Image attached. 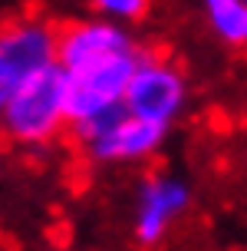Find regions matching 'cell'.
Wrapping results in <instances>:
<instances>
[{"instance_id":"6da1fadb","label":"cell","mask_w":247,"mask_h":251,"mask_svg":"<svg viewBox=\"0 0 247 251\" xmlns=\"http://www.w3.org/2000/svg\"><path fill=\"white\" fill-rule=\"evenodd\" d=\"M66 126H69V100H66V70L60 63L23 79L0 106L3 136L23 149H43L56 142Z\"/></svg>"},{"instance_id":"7a4b0ae2","label":"cell","mask_w":247,"mask_h":251,"mask_svg":"<svg viewBox=\"0 0 247 251\" xmlns=\"http://www.w3.org/2000/svg\"><path fill=\"white\" fill-rule=\"evenodd\" d=\"M73 136L79 139V146L86 149V155L99 165H132L145 162L165 146L168 129L158 123L138 119L129 109H115L92 119L86 126H76Z\"/></svg>"},{"instance_id":"3957f363","label":"cell","mask_w":247,"mask_h":251,"mask_svg":"<svg viewBox=\"0 0 247 251\" xmlns=\"http://www.w3.org/2000/svg\"><path fill=\"white\" fill-rule=\"evenodd\" d=\"M138 60H142V50H132V53H119V56H109V60L89 63V66H79L73 73H66L69 129L122 109Z\"/></svg>"},{"instance_id":"277c9868","label":"cell","mask_w":247,"mask_h":251,"mask_svg":"<svg viewBox=\"0 0 247 251\" xmlns=\"http://www.w3.org/2000/svg\"><path fill=\"white\" fill-rule=\"evenodd\" d=\"M122 106L132 116H138V119H148V123H158V126H165V129H172V126L178 123V116L185 113V106H188L185 73H181L172 60L142 53Z\"/></svg>"},{"instance_id":"5b68a950","label":"cell","mask_w":247,"mask_h":251,"mask_svg":"<svg viewBox=\"0 0 247 251\" xmlns=\"http://www.w3.org/2000/svg\"><path fill=\"white\" fill-rule=\"evenodd\" d=\"M56 47L60 33L40 17H23L0 26V106L23 79L56 63Z\"/></svg>"},{"instance_id":"8992f818","label":"cell","mask_w":247,"mask_h":251,"mask_svg":"<svg viewBox=\"0 0 247 251\" xmlns=\"http://www.w3.org/2000/svg\"><path fill=\"white\" fill-rule=\"evenodd\" d=\"M191 205V185L172 172L145 176L135 192V212H132V235L138 245H161L168 238L175 222Z\"/></svg>"},{"instance_id":"52a82bcc","label":"cell","mask_w":247,"mask_h":251,"mask_svg":"<svg viewBox=\"0 0 247 251\" xmlns=\"http://www.w3.org/2000/svg\"><path fill=\"white\" fill-rule=\"evenodd\" d=\"M138 50L129 26L106 20V17H89V20H76L66 30H60V47H56V63L66 73H73L79 66L109 60L119 53Z\"/></svg>"},{"instance_id":"ba28073f","label":"cell","mask_w":247,"mask_h":251,"mask_svg":"<svg viewBox=\"0 0 247 251\" xmlns=\"http://www.w3.org/2000/svg\"><path fill=\"white\" fill-rule=\"evenodd\" d=\"M211 33L237 50H247V0H201Z\"/></svg>"},{"instance_id":"9c48e42d","label":"cell","mask_w":247,"mask_h":251,"mask_svg":"<svg viewBox=\"0 0 247 251\" xmlns=\"http://www.w3.org/2000/svg\"><path fill=\"white\" fill-rule=\"evenodd\" d=\"M148 3L152 0H92L96 7V17H106V20H115V24H135L148 13Z\"/></svg>"},{"instance_id":"30bf717a","label":"cell","mask_w":247,"mask_h":251,"mask_svg":"<svg viewBox=\"0 0 247 251\" xmlns=\"http://www.w3.org/2000/svg\"><path fill=\"white\" fill-rule=\"evenodd\" d=\"M0 136H3V129H0Z\"/></svg>"}]
</instances>
